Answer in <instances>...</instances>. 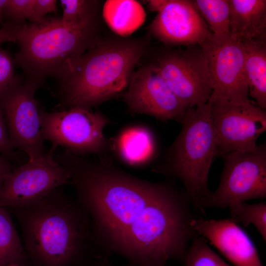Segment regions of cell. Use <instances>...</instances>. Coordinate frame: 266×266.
<instances>
[{"mask_svg":"<svg viewBox=\"0 0 266 266\" xmlns=\"http://www.w3.org/2000/svg\"><path fill=\"white\" fill-rule=\"evenodd\" d=\"M69 184L103 254L119 255L134 266L183 261L195 217L185 191L172 182L141 179L102 156L78 159Z\"/></svg>","mask_w":266,"mask_h":266,"instance_id":"6da1fadb","label":"cell"},{"mask_svg":"<svg viewBox=\"0 0 266 266\" xmlns=\"http://www.w3.org/2000/svg\"><path fill=\"white\" fill-rule=\"evenodd\" d=\"M14 61L6 50L0 48V93L8 87L15 76Z\"/></svg>","mask_w":266,"mask_h":266,"instance_id":"484cf974","label":"cell"},{"mask_svg":"<svg viewBox=\"0 0 266 266\" xmlns=\"http://www.w3.org/2000/svg\"><path fill=\"white\" fill-rule=\"evenodd\" d=\"M242 45L245 52L249 96L255 100L257 105L266 109V43Z\"/></svg>","mask_w":266,"mask_h":266,"instance_id":"d6986e66","label":"cell"},{"mask_svg":"<svg viewBox=\"0 0 266 266\" xmlns=\"http://www.w3.org/2000/svg\"><path fill=\"white\" fill-rule=\"evenodd\" d=\"M155 65L171 91L189 107L208 101L212 84L207 57L200 45L166 51Z\"/></svg>","mask_w":266,"mask_h":266,"instance_id":"9c48e42d","label":"cell"},{"mask_svg":"<svg viewBox=\"0 0 266 266\" xmlns=\"http://www.w3.org/2000/svg\"><path fill=\"white\" fill-rule=\"evenodd\" d=\"M41 85L16 75L0 93V108L6 121L11 143L14 148L26 153L29 161L45 154L41 133V109L35 98V92Z\"/></svg>","mask_w":266,"mask_h":266,"instance_id":"ba28073f","label":"cell"},{"mask_svg":"<svg viewBox=\"0 0 266 266\" xmlns=\"http://www.w3.org/2000/svg\"><path fill=\"white\" fill-rule=\"evenodd\" d=\"M230 36L242 44L266 43V0H229Z\"/></svg>","mask_w":266,"mask_h":266,"instance_id":"2e32d148","label":"cell"},{"mask_svg":"<svg viewBox=\"0 0 266 266\" xmlns=\"http://www.w3.org/2000/svg\"><path fill=\"white\" fill-rule=\"evenodd\" d=\"M34 0H7L3 11V18L18 24L26 19L32 21Z\"/></svg>","mask_w":266,"mask_h":266,"instance_id":"d4e9b609","label":"cell"},{"mask_svg":"<svg viewBox=\"0 0 266 266\" xmlns=\"http://www.w3.org/2000/svg\"><path fill=\"white\" fill-rule=\"evenodd\" d=\"M191 226L196 234L209 242L234 266H263L249 236L230 218L195 217Z\"/></svg>","mask_w":266,"mask_h":266,"instance_id":"9a60e30c","label":"cell"},{"mask_svg":"<svg viewBox=\"0 0 266 266\" xmlns=\"http://www.w3.org/2000/svg\"><path fill=\"white\" fill-rule=\"evenodd\" d=\"M112 151L129 165L140 166L148 163L153 158L155 151V140L148 129L132 127L112 139Z\"/></svg>","mask_w":266,"mask_h":266,"instance_id":"e0dca14e","label":"cell"},{"mask_svg":"<svg viewBox=\"0 0 266 266\" xmlns=\"http://www.w3.org/2000/svg\"><path fill=\"white\" fill-rule=\"evenodd\" d=\"M168 0H148V7L150 10L159 13L166 5Z\"/></svg>","mask_w":266,"mask_h":266,"instance_id":"4dcf8cb0","label":"cell"},{"mask_svg":"<svg viewBox=\"0 0 266 266\" xmlns=\"http://www.w3.org/2000/svg\"><path fill=\"white\" fill-rule=\"evenodd\" d=\"M21 24L6 21L0 28V45L5 42H16Z\"/></svg>","mask_w":266,"mask_h":266,"instance_id":"f1b7e54d","label":"cell"},{"mask_svg":"<svg viewBox=\"0 0 266 266\" xmlns=\"http://www.w3.org/2000/svg\"><path fill=\"white\" fill-rule=\"evenodd\" d=\"M99 18L80 24L64 23L61 18H45L40 23L20 26L15 61L25 77L42 84L55 76L65 62L80 55L100 38Z\"/></svg>","mask_w":266,"mask_h":266,"instance_id":"5b68a950","label":"cell"},{"mask_svg":"<svg viewBox=\"0 0 266 266\" xmlns=\"http://www.w3.org/2000/svg\"><path fill=\"white\" fill-rule=\"evenodd\" d=\"M219 156L255 148L266 130V112L250 100L239 102L210 97L208 101Z\"/></svg>","mask_w":266,"mask_h":266,"instance_id":"8fae6325","label":"cell"},{"mask_svg":"<svg viewBox=\"0 0 266 266\" xmlns=\"http://www.w3.org/2000/svg\"><path fill=\"white\" fill-rule=\"evenodd\" d=\"M224 166L216 190L205 207L225 208L230 205L266 197V144L253 149L220 156Z\"/></svg>","mask_w":266,"mask_h":266,"instance_id":"52a82bcc","label":"cell"},{"mask_svg":"<svg viewBox=\"0 0 266 266\" xmlns=\"http://www.w3.org/2000/svg\"><path fill=\"white\" fill-rule=\"evenodd\" d=\"M29 258L8 212L0 206V266H29Z\"/></svg>","mask_w":266,"mask_h":266,"instance_id":"ffe728a7","label":"cell"},{"mask_svg":"<svg viewBox=\"0 0 266 266\" xmlns=\"http://www.w3.org/2000/svg\"><path fill=\"white\" fill-rule=\"evenodd\" d=\"M180 132L152 167L153 171L180 181L194 209L204 212L211 193L209 170L219 156L208 102L188 108Z\"/></svg>","mask_w":266,"mask_h":266,"instance_id":"277c9868","label":"cell"},{"mask_svg":"<svg viewBox=\"0 0 266 266\" xmlns=\"http://www.w3.org/2000/svg\"><path fill=\"white\" fill-rule=\"evenodd\" d=\"M56 148L52 145L41 157L12 169L0 188V206H27L69 184L68 171L54 158Z\"/></svg>","mask_w":266,"mask_h":266,"instance_id":"30bf717a","label":"cell"},{"mask_svg":"<svg viewBox=\"0 0 266 266\" xmlns=\"http://www.w3.org/2000/svg\"><path fill=\"white\" fill-rule=\"evenodd\" d=\"M61 188L13 209L32 266H73L91 250L99 252L90 217Z\"/></svg>","mask_w":266,"mask_h":266,"instance_id":"7a4b0ae2","label":"cell"},{"mask_svg":"<svg viewBox=\"0 0 266 266\" xmlns=\"http://www.w3.org/2000/svg\"><path fill=\"white\" fill-rule=\"evenodd\" d=\"M12 166L4 156H0V188L7 175L12 170Z\"/></svg>","mask_w":266,"mask_h":266,"instance_id":"f546056e","label":"cell"},{"mask_svg":"<svg viewBox=\"0 0 266 266\" xmlns=\"http://www.w3.org/2000/svg\"><path fill=\"white\" fill-rule=\"evenodd\" d=\"M208 61L212 84L210 97L243 102L250 100L243 45L231 38L201 45Z\"/></svg>","mask_w":266,"mask_h":266,"instance_id":"4fadbf2b","label":"cell"},{"mask_svg":"<svg viewBox=\"0 0 266 266\" xmlns=\"http://www.w3.org/2000/svg\"><path fill=\"white\" fill-rule=\"evenodd\" d=\"M91 266H111L107 261L105 257H101L98 259V261L95 262ZM129 266H131L129 265Z\"/></svg>","mask_w":266,"mask_h":266,"instance_id":"1f68e13d","label":"cell"},{"mask_svg":"<svg viewBox=\"0 0 266 266\" xmlns=\"http://www.w3.org/2000/svg\"><path fill=\"white\" fill-rule=\"evenodd\" d=\"M123 100L129 111L181 123L189 108L171 91L155 64L133 71Z\"/></svg>","mask_w":266,"mask_h":266,"instance_id":"7c38bea8","label":"cell"},{"mask_svg":"<svg viewBox=\"0 0 266 266\" xmlns=\"http://www.w3.org/2000/svg\"><path fill=\"white\" fill-rule=\"evenodd\" d=\"M14 148L6 129L3 114L0 108V153L7 157L13 154Z\"/></svg>","mask_w":266,"mask_h":266,"instance_id":"83f0119b","label":"cell"},{"mask_svg":"<svg viewBox=\"0 0 266 266\" xmlns=\"http://www.w3.org/2000/svg\"><path fill=\"white\" fill-rule=\"evenodd\" d=\"M230 219L244 227L254 226L265 241L266 240V203L260 202L250 204L239 202L230 205Z\"/></svg>","mask_w":266,"mask_h":266,"instance_id":"7402d4cb","label":"cell"},{"mask_svg":"<svg viewBox=\"0 0 266 266\" xmlns=\"http://www.w3.org/2000/svg\"><path fill=\"white\" fill-rule=\"evenodd\" d=\"M194 5L212 33L211 40L221 42L231 38L228 0H195Z\"/></svg>","mask_w":266,"mask_h":266,"instance_id":"44dd1931","label":"cell"},{"mask_svg":"<svg viewBox=\"0 0 266 266\" xmlns=\"http://www.w3.org/2000/svg\"><path fill=\"white\" fill-rule=\"evenodd\" d=\"M1 266H19L18 265H16V264H8V265Z\"/></svg>","mask_w":266,"mask_h":266,"instance_id":"836d02e7","label":"cell"},{"mask_svg":"<svg viewBox=\"0 0 266 266\" xmlns=\"http://www.w3.org/2000/svg\"><path fill=\"white\" fill-rule=\"evenodd\" d=\"M102 17L114 33L127 37L143 24L146 13L137 1L108 0L103 6Z\"/></svg>","mask_w":266,"mask_h":266,"instance_id":"ac0fdd59","label":"cell"},{"mask_svg":"<svg viewBox=\"0 0 266 266\" xmlns=\"http://www.w3.org/2000/svg\"><path fill=\"white\" fill-rule=\"evenodd\" d=\"M7 0H0V23L2 24L3 23V11L4 5L6 2Z\"/></svg>","mask_w":266,"mask_h":266,"instance_id":"d6a6232c","label":"cell"},{"mask_svg":"<svg viewBox=\"0 0 266 266\" xmlns=\"http://www.w3.org/2000/svg\"><path fill=\"white\" fill-rule=\"evenodd\" d=\"M57 10L56 0H34L33 15L31 23H40L45 19V15Z\"/></svg>","mask_w":266,"mask_h":266,"instance_id":"4316f807","label":"cell"},{"mask_svg":"<svg viewBox=\"0 0 266 266\" xmlns=\"http://www.w3.org/2000/svg\"><path fill=\"white\" fill-rule=\"evenodd\" d=\"M150 33L171 46L202 45L212 33L193 0H168L149 26Z\"/></svg>","mask_w":266,"mask_h":266,"instance_id":"5bb4252c","label":"cell"},{"mask_svg":"<svg viewBox=\"0 0 266 266\" xmlns=\"http://www.w3.org/2000/svg\"><path fill=\"white\" fill-rule=\"evenodd\" d=\"M41 136L56 147L72 154L106 155L112 151V139L103 133L110 121L99 111L73 107L49 112L40 109Z\"/></svg>","mask_w":266,"mask_h":266,"instance_id":"8992f818","label":"cell"},{"mask_svg":"<svg viewBox=\"0 0 266 266\" xmlns=\"http://www.w3.org/2000/svg\"><path fill=\"white\" fill-rule=\"evenodd\" d=\"M182 263L184 266H232L217 254L207 241L196 234Z\"/></svg>","mask_w":266,"mask_h":266,"instance_id":"cb8c5ba5","label":"cell"},{"mask_svg":"<svg viewBox=\"0 0 266 266\" xmlns=\"http://www.w3.org/2000/svg\"><path fill=\"white\" fill-rule=\"evenodd\" d=\"M60 2L63 9L61 19L66 24H83L99 18L97 0H61Z\"/></svg>","mask_w":266,"mask_h":266,"instance_id":"603a6c76","label":"cell"},{"mask_svg":"<svg viewBox=\"0 0 266 266\" xmlns=\"http://www.w3.org/2000/svg\"><path fill=\"white\" fill-rule=\"evenodd\" d=\"M165 265L166 264L163 263V264H160L155 265V266H165ZM131 266H133L131 265Z\"/></svg>","mask_w":266,"mask_h":266,"instance_id":"e575fe53","label":"cell"},{"mask_svg":"<svg viewBox=\"0 0 266 266\" xmlns=\"http://www.w3.org/2000/svg\"><path fill=\"white\" fill-rule=\"evenodd\" d=\"M146 47L140 38H101L67 60L54 76L60 105L90 109L117 96L128 86Z\"/></svg>","mask_w":266,"mask_h":266,"instance_id":"3957f363","label":"cell"}]
</instances>
